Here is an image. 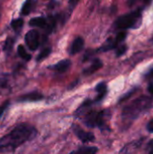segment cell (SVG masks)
<instances>
[{
    "label": "cell",
    "instance_id": "cell-17",
    "mask_svg": "<svg viewBox=\"0 0 153 154\" xmlns=\"http://www.w3.org/2000/svg\"><path fill=\"white\" fill-rule=\"evenodd\" d=\"M17 51H18L19 56L22 59H23L24 60H31V55L26 52V51H25V49H24V47L23 45H19L18 46Z\"/></svg>",
    "mask_w": 153,
    "mask_h": 154
},
{
    "label": "cell",
    "instance_id": "cell-16",
    "mask_svg": "<svg viewBox=\"0 0 153 154\" xmlns=\"http://www.w3.org/2000/svg\"><path fill=\"white\" fill-rule=\"evenodd\" d=\"M98 152V149L96 147H88V146H83L78 149L77 151L71 152L69 154H96Z\"/></svg>",
    "mask_w": 153,
    "mask_h": 154
},
{
    "label": "cell",
    "instance_id": "cell-22",
    "mask_svg": "<svg viewBox=\"0 0 153 154\" xmlns=\"http://www.w3.org/2000/svg\"><path fill=\"white\" fill-rule=\"evenodd\" d=\"M126 51H127V47H126V45H122V46H120L118 49H117V51H116V56H122L123 54H124L125 52H126Z\"/></svg>",
    "mask_w": 153,
    "mask_h": 154
},
{
    "label": "cell",
    "instance_id": "cell-18",
    "mask_svg": "<svg viewBox=\"0 0 153 154\" xmlns=\"http://www.w3.org/2000/svg\"><path fill=\"white\" fill-rule=\"evenodd\" d=\"M23 25V19H15V20H13L12 23H11V26L12 28L14 30V31H19Z\"/></svg>",
    "mask_w": 153,
    "mask_h": 154
},
{
    "label": "cell",
    "instance_id": "cell-6",
    "mask_svg": "<svg viewBox=\"0 0 153 154\" xmlns=\"http://www.w3.org/2000/svg\"><path fill=\"white\" fill-rule=\"evenodd\" d=\"M72 130L74 134L78 136V138L83 143H90L95 140V135L93 134L84 131L78 125H72Z\"/></svg>",
    "mask_w": 153,
    "mask_h": 154
},
{
    "label": "cell",
    "instance_id": "cell-7",
    "mask_svg": "<svg viewBox=\"0 0 153 154\" xmlns=\"http://www.w3.org/2000/svg\"><path fill=\"white\" fill-rule=\"evenodd\" d=\"M12 85L10 78L7 74L0 73V95L5 96L11 93Z\"/></svg>",
    "mask_w": 153,
    "mask_h": 154
},
{
    "label": "cell",
    "instance_id": "cell-2",
    "mask_svg": "<svg viewBox=\"0 0 153 154\" xmlns=\"http://www.w3.org/2000/svg\"><path fill=\"white\" fill-rule=\"evenodd\" d=\"M152 106V100L149 97H141L127 105L122 112V121L124 126L129 127L134 120L147 112Z\"/></svg>",
    "mask_w": 153,
    "mask_h": 154
},
{
    "label": "cell",
    "instance_id": "cell-11",
    "mask_svg": "<svg viewBox=\"0 0 153 154\" xmlns=\"http://www.w3.org/2000/svg\"><path fill=\"white\" fill-rule=\"evenodd\" d=\"M84 47V40L83 38L81 37H77L73 42H72V45L70 47V54L71 55H74V54H77Z\"/></svg>",
    "mask_w": 153,
    "mask_h": 154
},
{
    "label": "cell",
    "instance_id": "cell-30",
    "mask_svg": "<svg viewBox=\"0 0 153 154\" xmlns=\"http://www.w3.org/2000/svg\"><path fill=\"white\" fill-rule=\"evenodd\" d=\"M151 0H144V2H145L146 4H148V3H151Z\"/></svg>",
    "mask_w": 153,
    "mask_h": 154
},
{
    "label": "cell",
    "instance_id": "cell-1",
    "mask_svg": "<svg viewBox=\"0 0 153 154\" xmlns=\"http://www.w3.org/2000/svg\"><path fill=\"white\" fill-rule=\"evenodd\" d=\"M37 134L34 127L28 125H20L9 134L0 139V154L13 152L22 144L32 140Z\"/></svg>",
    "mask_w": 153,
    "mask_h": 154
},
{
    "label": "cell",
    "instance_id": "cell-5",
    "mask_svg": "<svg viewBox=\"0 0 153 154\" xmlns=\"http://www.w3.org/2000/svg\"><path fill=\"white\" fill-rule=\"evenodd\" d=\"M24 41H25V43H26L27 47L31 51H35L39 47L40 41H41V36H40L39 32H37L36 30L29 31L25 34Z\"/></svg>",
    "mask_w": 153,
    "mask_h": 154
},
{
    "label": "cell",
    "instance_id": "cell-24",
    "mask_svg": "<svg viewBox=\"0 0 153 154\" xmlns=\"http://www.w3.org/2000/svg\"><path fill=\"white\" fill-rule=\"evenodd\" d=\"M147 152L148 154H153V139L149 142L147 145Z\"/></svg>",
    "mask_w": 153,
    "mask_h": 154
},
{
    "label": "cell",
    "instance_id": "cell-20",
    "mask_svg": "<svg viewBox=\"0 0 153 154\" xmlns=\"http://www.w3.org/2000/svg\"><path fill=\"white\" fill-rule=\"evenodd\" d=\"M50 51H51L50 48H46V49L42 50V51H41V52L39 54V56H38L37 60H41L45 59L47 56H49V54L50 53Z\"/></svg>",
    "mask_w": 153,
    "mask_h": 154
},
{
    "label": "cell",
    "instance_id": "cell-8",
    "mask_svg": "<svg viewBox=\"0 0 153 154\" xmlns=\"http://www.w3.org/2000/svg\"><path fill=\"white\" fill-rule=\"evenodd\" d=\"M142 144V139L138 141H133L128 144H126L120 152L119 154H136L137 151Z\"/></svg>",
    "mask_w": 153,
    "mask_h": 154
},
{
    "label": "cell",
    "instance_id": "cell-15",
    "mask_svg": "<svg viewBox=\"0 0 153 154\" xmlns=\"http://www.w3.org/2000/svg\"><path fill=\"white\" fill-rule=\"evenodd\" d=\"M102 66H103V63H102V61L100 60H96L92 64H91V66L89 67V68H87V69H86L85 70H84V74L85 75H91V74H93V73H95L96 71H97L99 69H101L102 68Z\"/></svg>",
    "mask_w": 153,
    "mask_h": 154
},
{
    "label": "cell",
    "instance_id": "cell-21",
    "mask_svg": "<svg viewBox=\"0 0 153 154\" xmlns=\"http://www.w3.org/2000/svg\"><path fill=\"white\" fill-rule=\"evenodd\" d=\"M125 38H126V32H119V33L116 35L115 41H116L118 43H120V42H124V41L125 40Z\"/></svg>",
    "mask_w": 153,
    "mask_h": 154
},
{
    "label": "cell",
    "instance_id": "cell-3",
    "mask_svg": "<svg viewBox=\"0 0 153 154\" xmlns=\"http://www.w3.org/2000/svg\"><path fill=\"white\" fill-rule=\"evenodd\" d=\"M110 112L108 110L103 111H90L84 115V124L88 127H98L101 130H108V121L110 119Z\"/></svg>",
    "mask_w": 153,
    "mask_h": 154
},
{
    "label": "cell",
    "instance_id": "cell-12",
    "mask_svg": "<svg viewBox=\"0 0 153 154\" xmlns=\"http://www.w3.org/2000/svg\"><path fill=\"white\" fill-rule=\"evenodd\" d=\"M29 24L32 27H37V28H47V27H49V22L44 17L32 18L29 22Z\"/></svg>",
    "mask_w": 153,
    "mask_h": 154
},
{
    "label": "cell",
    "instance_id": "cell-31",
    "mask_svg": "<svg viewBox=\"0 0 153 154\" xmlns=\"http://www.w3.org/2000/svg\"><path fill=\"white\" fill-rule=\"evenodd\" d=\"M0 17H1V5H0Z\"/></svg>",
    "mask_w": 153,
    "mask_h": 154
},
{
    "label": "cell",
    "instance_id": "cell-10",
    "mask_svg": "<svg viewBox=\"0 0 153 154\" xmlns=\"http://www.w3.org/2000/svg\"><path fill=\"white\" fill-rule=\"evenodd\" d=\"M71 66V61L69 60H62L60 61H59L58 63H56L55 65H53L50 69L53 70H56L57 72L60 73H63L66 72Z\"/></svg>",
    "mask_w": 153,
    "mask_h": 154
},
{
    "label": "cell",
    "instance_id": "cell-14",
    "mask_svg": "<svg viewBox=\"0 0 153 154\" xmlns=\"http://www.w3.org/2000/svg\"><path fill=\"white\" fill-rule=\"evenodd\" d=\"M35 4H36V1L35 0H26L23 3V7H22V10H21L22 14L28 15L33 10V8L35 6Z\"/></svg>",
    "mask_w": 153,
    "mask_h": 154
},
{
    "label": "cell",
    "instance_id": "cell-4",
    "mask_svg": "<svg viewBox=\"0 0 153 154\" xmlns=\"http://www.w3.org/2000/svg\"><path fill=\"white\" fill-rule=\"evenodd\" d=\"M142 23V9H137L133 12L120 16L115 23L117 29H129L136 28Z\"/></svg>",
    "mask_w": 153,
    "mask_h": 154
},
{
    "label": "cell",
    "instance_id": "cell-27",
    "mask_svg": "<svg viewBox=\"0 0 153 154\" xmlns=\"http://www.w3.org/2000/svg\"><path fill=\"white\" fill-rule=\"evenodd\" d=\"M145 78H146L147 79L153 80V69H151L150 71H148V72H147V74H146Z\"/></svg>",
    "mask_w": 153,
    "mask_h": 154
},
{
    "label": "cell",
    "instance_id": "cell-9",
    "mask_svg": "<svg viewBox=\"0 0 153 154\" xmlns=\"http://www.w3.org/2000/svg\"><path fill=\"white\" fill-rule=\"evenodd\" d=\"M42 98H43V96L41 93L34 91V92H31V93H28L26 95L20 97L18 101H20V102H33V101H39Z\"/></svg>",
    "mask_w": 153,
    "mask_h": 154
},
{
    "label": "cell",
    "instance_id": "cell-19",
    "mask_svg": "<svg viewBox=\"0 0 153 154\" xmlns=\"http://www.w3.org/2000/svg\"><path fill=\"white\" fill-rule=\"evenodd\" d=\"M14 39L13 38H7L6 41H5V46H4V51H6V52H10L13 49V46H14Z\"/></svg>",
    "mask_w": 153,
    "mask_h": 154
},
{
    "label": "cell",
    "instance_id": "cell-23",
    "mask_svg": "<svg viewBox=\"0 0 153 154\" xmlns=\"http://www.w3.org/2000/svg\"><path fill=\"white\" fill-rule=\"evenodd\" d=\"M8 106H9V101L8 100H6L5 102H4L1 106H0V116L4 114V112L6 110V108L8 107Z\"/></svg>",
    "mask_w": 153,
    "mask_h": 154
},
{
    "label": "cell",
    "instance_id": "cell-29",
    "mask_svg": "<svg viewBox=\"0 0 153 154\" xmlns=\"http://www.w3.org/2000/svg\"><path fill=\"white\" fill-rule=\"evenodd\" d=\"M127 2H128V5H133L134 3H135V0H127Z\"/></svg>",
    "mask_w": 153,
    "mask_h": 154
},
{
    "label": "cell",
    "instance_id": "cell-26",
    "mask_svg": "<svg viewBox=\"0 0 153 154\" xmlns=\"http://www.w3.org/2000/svg\"><path fill=\"white\" fill-rule=\"evenodd\" d=\"M78 1H79V0H69V7H70L71 9H72V8H74V7L78 5Z\"/></svg>",
    "mask_w": 153,
    "mask_h": 154
},
{
    "label": "cell",
    "instance_id": "cell-13",
    "mask_svg": "<svg viewBox=\"0 0 153 154\" xmlns=\"http://www.w3.org/2000/svg\"><path fill=\"white\" fill-rule=\"evenodd\" d=\"M96 92H97V97H96V98L95 99V101H96V102H99V101H101V100L106 97V93H107V87H106V84L104 83V82L99 83V84L96 86Z\"/></svg>",
    "mask_w": 153,
    "mask_h": 154
},
{
    "label": "cell",
    "instance_id": "cell-25",
    "mask_svg": "<svg viewBox=\"0 0 153 154\" xmlns=\"http://www.w3.org/2000/svg\"><path fill=\"white\" fill-rule=\"evenodd\" d=\"M147 130L150 132V133H153V118L148 123V125H147Z\"/></svg>",
    "mask_w": 153,
    "mask_h": 154
},
{
    "label": "cell",
    "instance_id": "cell-28",
    "mask_svg": "<svg viewBox=\"0 0 153 154\" xmlns=\"http://www.w3.org/2000/svg\"><path fill=\"white\" fill-rule=\"evenodd\" d=\"M148 91L150 92V94L153 97V82L149 85V87H148Z\"/></svg>",
    "mask_w": 153,
    "mask_h": 154
}]
</instances>
